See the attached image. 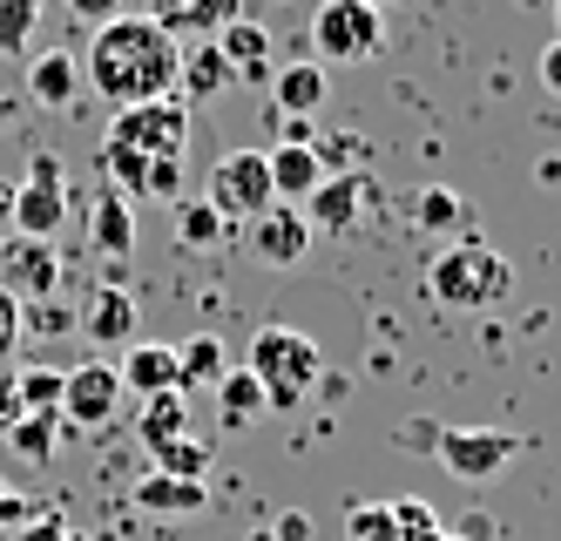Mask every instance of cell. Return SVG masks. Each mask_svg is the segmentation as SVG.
<instances>
[{
	"label": "cell",
	"mask_w": 561,
	"mask_h": 541,
	"mask_svg": "<svg viewBox=\"0 0 561 541\" xmlns=\"http://www.w3.org/2000/svg\"><path fill=\"white\" fill-rule=\"evenodd\" d=\"M176 61H183V48L149 14H115V21L95 27V41L82 48V81L123 115V109L176 95Z\"/></svg>",
	"instance_id": "6da1fadb"
},
{
	"label": "cell",
	"mask_w": 561,
	"mask_h": 541,
	"mask_svg": "<svg viewBox=\"0 0 561 541\" xmlns=\"http://www.w3.org/2000/svg\"><path fill=\"white\" fill-rule=\"evenodd\" d=\"M251 380L264 386V406L271 413H298L305 406V393L325 380V352H318V339H305V331H291V325H264L257 339H251Z\"/></svg>",
	"instance_id": "7a4b0ae2"
},
{
	"label": "cell",
	"mask_w": 561,
	"mask_h": 541,
	"mask_svg": "<svg viewBox=\"0 0 561 541\" xmlns=\"http://www.w3.org/2000/svg\"><path fill=\"white\" fill-rule=\"evenodd\" d=\"M507 291H514V264L488 244H447L426 264V298L447 312H494L507 305Z\"/></svg>",
	"instance_id": "3957f363"
},
{
	"label": "cell",
	"mask_w": 561,
	"mask_h": 541,
	"mask_svg": "<svg viewBox=\"0 0 561 541\" xmlns=\"http://www.w3.org/2000/svg\"><path fill=\"white\" fill-rule=\"evenodd\" d=\"M311 48H318V68H325V61L366 68V61L386 55V14L373 8V0H318Z\"/></svg>",
	"instance_id": "277c9868"
},
{
	"label": "cell",
	"mask_w": 561,
	"mask_h": 541,
	"mask_svg": "<svg viewBox=\"0 0 561 541\" xmlns=\"http://www.w3.org/2000/svg\"><path fill=\"white\" fill-rule=\"evenodd\" d=\"M210 203L224 217H264L271 211V156L264 149H224L217 162H210Z\"/></svg>",
	"instance_id": "5b68a950"
},
{
	"label": "cell",
	"mask_w": 561,
	"mask_h": 541,
	"mask_svg": "<svg viewBox=\"0 0 561 541\" xmlns=\"http://www.w3.org/2000/svg\"><path fill=\"white\" fill-rule=\"evenodd\" d=\"M108 143L115 149H136V156H183V143H190V102L163 95V102L123 109V115L108 122Z\"/></svg>",
	"instance_id": "8992f818"
},
{
	"label": "cell",
	"mask_w": 561,
	"mask_h": 541,
	"mask_svg": "<svg viewBox=\"0 0 561 541\" xmlns=\"http://www.w3.org/2000/svg\"><path fill=\"white\" fill-rule=\"evenodd\" d=\"M373 196H379L373 170H325V183L305 196V224H311V237H318V230H325V237H352L358 224H366Z\"/></svg>",
	"instance_id": "52a82bcc"
},
{
	"label": "cell",
	"mask_w": 561,
	"mask_h": 541,
	"mask_svg": "<svg viewBox=\"0 0 561 541\" xmlns=\"http://www.w3.org/2000/svg\"><path fill=\"white\" fill-rule=\"evenodd\" d=\"M520 453V433L507 427H439V467L454 481H494Z\"/></svg>",
	"instance_id": "ba28073f"
},
{
	"label": "cell",
	"mask_w": 561,
	"mask_h": 541,
	"mask_svg": "<svg viewBox=\"0 0 561 541\" xmlns=\"http://www.w3.org/2000/svg\"><path fill=\"white\" fill-rule=\"evenodd\" d=\"M115 406H123L115 359H89L61 380V427H102V420H115Z\"/></svg>",
	"instance_id": "9c48e42d"
},
{
	"label": "cell",
	"mask_w": 561,
	"mask_h": 541,
	"mask_svg": "<svg viewBox=\"0 0 561 541\" xmlns=\"http://www.w3.org/2000/svg\"><path fill=\"white\" fill-rule=\"evenodd\" d=\"M0 291H8V298H55L61 291V251L55 244H34V237H8L0 244Z\"/></svg>",
	"instance_id": "30bf717a"
},
{
	"label": "cell",
	"mask_w": 561,
	"mask_h": 541,
	"mask_svg": "<svg viewBox=\"0 0 561 541\" xmlns=\"http://www.w3.org/2000/svg\"><path fill=\"white\" fill-rule=\"evenodd\" d=\"M149 21L183 48V41H217L230 21H244V0H156Z\"/></svg>",
	"instance_id": "8fae6325"
},
{
	"label": "cell",
	"mask_w": 561,
	"mask_h": 541,
	"mask_svg": "<svg viewBox=\"0 0 561 541\" xmlns=\"http://www.w3.org/2000/svg\"><path fill=\"white\" fill-rule=\"evenodd\" d=\"M251 251L264 264H277V271H291V264L311 258V224H305L298 203H271V211L251 224Z\"/></svg>",
	"instance_id": "7c38bea8"
},
{
	"label": "cell",
	"mask_w": 561,
	"mask_h": 541,
	"mask_svg": "<svg viewBox=\"0 0 561 541\" xmlns=\"http://www.w3.org/2000/svg\"><path fill=\"white\" fill-rule=\"evenodd\" d=\"M325 102H332V75L318 61L271 68V115H325Z\"/></svg>",
	"instance_id": "4fadbf2b"
},
{
	"label": "cell",
	"mask_w": 561,
	"mask_h": 541,
	"mask_svg": "<svg viewBox=\"0 0 561 541\" xmlns=\"http://www.w3.org/2000/svg\"><path fill=\"white\" fill-rule=\"evenodd\" d=\"M8 224H14V237L55 244V237H61V224H68V183H21V190H14Z\"/></svg>",
	"instance_id": "5bb4252c"
},
{
	"label": "cell",
	"mask_w": 561,
	"mask_h": 541,
	"mask_svg": "<svg viewBox=\"0 0 561 541\" xmlns=\"http://www.w3.org/2000/svg\"><path fill=\"white\" fill-rule=\"evenodd\" d=\"M136 325H142V312H136L129 284H102L89 298V312H82V331L102 346V359H108V346H136Z\"/></svg>",
	"instance_id": "9a60e30c"
},
{
	"label": "cell",
	"mask_w": 561,
	"mask_h": 541,
	"mask_svg": "<svg viewBox=\"0 0 561 541\" xmlns=\"http://www.w3.org/2000/svg\"><path fill=\"white\" fill-rule=\"evenodd\" d=\"M217 55L230 61V81H271V27H257L251 14L244 21H230L224 34H217Z\"/></svg>",
	"instance_id": "2e32d148"
},
{
	"label": "cell",
	"mask_w": 561,
	"mask_h": 541,
	"mask_svg": "<svg viewBox=\"0 0 561 541\" xmlns=\"http://www.w3.org/2000/svg\"><path fill=\"white\" fill-rule=\"evenodd\" d=\"M136 508L142 515H163V521H176V515H204L210 508V481H170V474H142L136 481Z\"/></svg>",
	"instance_id": "e0dca14e"
},
{
	"label": "cell",
	"mask_w": 561,
	"mask_h": 541,
	"mask_svg": "<svg viewBox=\"0 0 561 541\" xmlns=\"http://www.w3.org/2000/svg\"><path fill=\"white\" fill-rule=\"evenodd\" d=\"M75 89H82V55L48 48V55H27V95L42 109H68Z\"/></svg>",
	"instance_id": "ac0fdd59"
},
{
	"label": "cell",
	"mask_w": 561,
	"mask_h": 541,
	"mask_svg": "<svg viewBox=\"0 0 561 541\" xmlns=\"http://www.w3.org/2000/svg\"><path fill=\"white\" fill-rule=\"evenodd\" d=\"M89 237H95L102 258H129V251H136V203L115 196V190L102 183V196L89 203Z\"/></svg>",
	"instance_id": "d6986e66"
},
{
	"label": "cell",
	"mask_w": 561,
	"mask_h": 541,
	"mask_svg": "<svg viewBox=\"0 0 561 541\" xmlns=\"http://www.w3.org/2000/svg\"><path fill=\"white\" fill-rule=\"evenodd\" d=\"M224 89H230V61L217 55V41H190L183 61H176V95L196 109V102H210Z\"/></svg>",
	"instance_id": "ffe728a7"
},
{
	"label": "cell",
	"mask_w": 561,
	"mask_h": 541,
	"mask_svg": "<svg viewBox=\"0 0 561 541\" xmlns=\"http://www.w3.org/2000/svg\"><path fill=\"white\" fill-rule=\"evenodd\" d=\"M271 196L277 203H298L305 211V196L325 183V162H318V149H285V143H271Z\"/></svg>",
	"instance_id": "44dd1931"
},
{
	"label": "cell",
	"mask_w": 561,
	"mask_h": 541,
	"mask_svg": "<svg viewBox=\"0 0 561 541\" xmlns=\"http://www.w3.org/2000/svg\"><path fill=\"white\" fill-rule=\"evenodd\" d=\"M123 393H142V399H156V393H176V346H129L123 352Z\"/></svg>",
	"instance_id": "7402d4cb"
},
{
	"label": "cell",
	"mask_w": 561,
	"mask_h": 541,
	"mask_svg": "<svg viewBox=\"0 0 561 541\" xmlns=\"http://www.w3.org/2000/svg\"><path fill=\"white\" fill-rule=\"evenodd\" d=\"M224 372H230V359H224V339H217V331H196V339H183V346H176V393L217 386Z\"/></svg>",
	"instance_id": "603a6c76"
},
{
	"label": "cell",
	"mask_w": 561,
	"mask_h": 541,
	"mask_svg": "<svg viewBox=\"0 0 561 541\" xmlns=\"http://www.w3.org/2000/svg\"><path fill=\"white\" fill-rule=\"evenodd\" d=\"M224 237H230V217L217 211L210 196H183L176 203V244H183V251H217Z\"/></svg>",
	"instance_id": "cb8c5ba5"
},
{
	"label": "cell",
	"mask_w": 561,
	"mask_h": 541,
	"mask_svg": "<svg viewBox=\"0 0 561 541\" xmlns=\"http://www.w3.org/2000/svg\"><path fill=\"white\" fill-rule=\"evenodd\" d=\"M210 393H217V420H224L230 433H237V427H251L257 413H264V386L251 380L244 365H237V372H224V380H217Z\"/></svg>",
	"instance_id": "d4e9b609"
},
{
	"label": "cell",
	"mask_w": 561,
	"mask_h": 541,
	"mask_svg": "<svg viewBox=\"0 0 561 541\" xmlns=\"http://www.w3.org/2000/svg\"><path fill=\"white\" fill-rule=\"evenodd\" d=\"M176 433H190V393H156V399H142L136 440H142V447H163V440H176Z\"/></svg>",
	"instance_id": "484cf974"
},
{
	"label": "cell",
	"mask_w": 561,
	"mask_h": 541,
	"mask_svg": "<svg viewBox=\"0 0 561 541\" xmlns=\"http://www.w3.org/2000/svg\"><path fill=\"white\" fill-rule=\"evenodd\" d=\"M149 453H156V474H170V481H210V447L196 433H176V440L149 447Z\"/></svg>",
	"instance_id": "4316f807"
},
{
	"label": "cell",
	"mask_w": 561,
	"mask_h": 541,
	"mask_svg": "<svg viewBox=\"0 0 561 541\" xmlns=\"http://www.w3.org/2000/svg\"><path fill=\"white\" fill-rule=\"evenodd\" d=\"M61 413H21V427L8 433V447L21 453V461H55V447H61Z\"/></svg>",
	"instance_id": "83f0119b"
},
{
	"label": "cell",
	"mask_w": 561,
	"mask_h": 541,
	"mask_svg": "<svg viewBox=\"0 0 561 541\" xmlns=\"http://www.w3.org/2000/svg\"><path fill=\"white\" fill-rule=\"evenodd\" d=\"M392 528H399V541H447V521L433 515V501H420V494H392Z\"/></svg>",
	"instance_id": "f1b7e54d"
},
{
	"label": "cell",
	"mask_w": 561,
	"mask_h": 541,
	"mask_svg": "<svg viewBox=\"0 0 561 541\" xmlns=\"http://www.w3.org/2000/svg\"><path fill=\"white\" fill-rule=\"evenodd\" d=\"M42 27V0H0V55H27Z\"/></svg>",
	"instance_id": "f546056e"
},
{
	"label": "cell",
	"mask_w": 561,
	"mask_h": 541,
	"mask_svg": "<svg viewBox=\"0 0 561 541\" xmlns=\"http://www.w3.org/2000/svg\"><path fill=\"white\" fill-rule=\"evenodd\" d=\"M61 380H68V372H55V365H21V372H14L21 406H27V413H61Z\"/></svg>",
	"instance_id": "4dcf8cb0"
},
{
	"label": "cell",
	"mask_w": 561,
	"mask_h": 541,
	"mask_svg": "<svg viewBox=\"0 0 561 541\" xmlns=\"http://www.w3.org/2000/svg\"><path fill=\"white\" fill-rule=\"evenodd\" d=\"M345 541H399L392 508H386V501H352V508H345Z\"/></svg>",
	"instance_id": "1f68e13d"
},
{
	"label": "cell",
	"mask_w": 561,
	"mask_h": 541,
	"mask_svg": "<svg viewBox=\"0 0 561 541\" xmlns=\"http://www.w3.org/2000/svg\"><path fill=\"white\" fill-rule=\"evenodd\" d=\"M413 211H420L426 230H460V196H454L447 183H426V190L413 196Z\"/></svg>",
	"instance_id": "d6a6232c"
},
{
	"label": "cell",
	"mask_w": 561,
	"mask_h": 541,
	"mask_svg": "<svg viewBox=\"0 0 561 541\" xmlns=\"http://www.w3.org/2000/svg\"><path fill=\"white\" fill-rule=\"evenodd\" d=\"M27 521H34V501H27L21 487H8V481H0V541H14Z\"/></svg>",
	"instance_id": "836d02e7"
},
{
	"label": "cell",
	"mask_w": 561,
	"mask_h": 541,
	"mask_svg": "<svg viewBox=\"0 0 561 541\" xmlns=\"http://www.w3.org/2000/svg\"><path fill=\"white\" fill-rule=\"evenodd\" d=\"M176 190H183V156H156V162H149L142 196H176Z\"/></svg>",
	"instance_id": "e575fe53"
},
{
	"label": "cell",
	"mask_w": 561,
	"mask_h": 541,
	"mask_svg": "<svg viewBox=\"0 0 561 541\" xmlns=\"http://www.w3.org/2000/svg\"><path fill=\"white\" fill-rule=\"evenodd\" d=\"M21 331H27V305H21V298H8V291H0V359H8V352L21 346Z\"/></svg>",
	"instance_id": "d590c367"
},
{
	"label": "cell",
	"mask_w": 561,
	"mask_h": 541,
	"mask_svg": "<svg viewBox=\"0 0 561 541\" xmlns=\"http://www.w3.org/2000/svg\"><path fill=\"white\" fill-rule=\"evenodd\" d=\"M14 541H75V534H68V521H61L55 508H34V521H27Z\"/></svg>",
	"instance_id": "8d00e7d4"
},
{
	"label": "cell",
	"mask_w": 561,
	"mask_h": 541,
	"mask_svg": "<svg viewBox=\"0 0 561 541\" xmlns=\"http://www.w3.org/2000/svg\"><path fill=\"white\" fill-rule=\"evenodd\" d=\"M21 413H27V406H21V386H14V372H0V440H8V433L21 427Z\"/></svg>",
	"instance_id": "74e56055"
},
{
	"label": "cell",
	"mask_w": 561,
	"mask_h": 541,
	"mask_svg": "<svg viewBox=\"0 0 561 541\" xmlns=\"http://www.w3.org/2000/svg\"><path fill=\"white\" fill-rule=\"evenodd\" d=\"M399 447H407V453H439V427L433 420H407V427H399Z\"/></svg>",
	"instance_id": "f35d334b"
},
{
	"label": "cell",
	"mask_w": 561,
	"mask_h": 541,
	"mask_svg": "<svg viewBox=\"0 0 561 541\" xmlns=\"http://www.w3.org/2000/svg\"><path fill=\"white\" fill-rule=\"evenodd\" d=\"M61 8H68L75 21H89V27H102V21H115V14H123V0H61Z\"/></svg>",
	"instance_id": "ab89813d"
},
{
	"label": "cell",
	"mask_w": 561,
	"mask_h": 541,
	"mask_svg": "<svg viewBox=\"0 0 561 541\" xmlns=\"http://www.w3.org/2000/svg\"><path fill=\"white\" fill-rule=\"evenodd\" d=\"M271 534H277V541H311V515H298V508H291V515H277Z\"/></svg>",
	"instance_id": "60d3db41"
},
{
	"label": "cell",
	"mask_w": 561,
	"mask_h": 541,
	"mask_svg": "<svg viewBox=\"0 0 561 541\" xmlns=\"http://www.w3.org/2000/svg\"><path fill=\"white\" fill-rule=\"evenodd\" d=\"M541 81H548V89L561 95V34H554L548 48H541Z\"/></svg>",
	"instance_id": "b9f144b4"
},
{
	"label": "cell",
	"mask_w": 561,
	"mask_h": 541,
	"mask_svg": "<svg viewBox=\"0 0 561 541\" xmlns=\"http://www.w3.org/2000/svg\"><path fill=\"white\" fill-rule=\"evenodd\" d=\"M34 331H68V312H61V305H48L42 318H34Z\"/></svg>",
	"instance_id": "7bdbcfd3"
},
{
	"label": "cell",
	"mask_w": 561,
	"mask_h": 541,
	"mask_svg": "<svg viewBox=\"0 0 561 541\" xmlns=\"http://www.w3.org/2000/svg\"><path fill=\"white\" fill-rule=\"evenodd\" d=\"M8 211H14V183H0V224H8Z\"/></svg>",
	"instance_id": "ee69618b"
},
{
	"label": "cell",
	"mask_w": 561,
	"mask_h": 541,
	"mask_svg": "<svg viewBox=\"0 0 561 541\" xmlns=\"http://www.w3.org/2000/svg\"><path fill=\"white\" fill-rule=\"evenodd\" d=\"M554 34H561V0H554Z\"/></svg>",
	"instance_id": "f6af8a7d"
},
{
	"label": "cell",
	"mask_w": 561,
	"mask_h": 541,
	"mask_svg": "<svg viewBox=\"0 0 561 541\" xmlns=\"http://www.w3.org/2000/svg\"><path fill=\"white\" fill-rule=\"evenodd\" d=\"M0 122H8V102H0Z\"/></svg>",
	"instance_id": "bcb514c9"
},
{
	"label": "cell",
	"mask_w": 561,
	"mask_h": 541,
	"mask_svg": "<svg viewBox=\"0 0 561 541\" xmlns=\"http://www.w3.org/2000/svg\"><path fill=\"white\" fill-rule=\"evenodd\" d=\"M447 541H467V534H447Z\"/></svg>",
	"instance_id": "7dc6e473"
},
{
	"label": "cell",
	"mask_w": 561,
	"mask_h": 541,
	"mask_svg": "<svg viewBox=\"0 0 561 541\" xmlns=\"http://www.w3.org/2000/svg\"><path fill=\"white\" fill-rule=\"evenodd\" d=\"M373 8H386V0H373Z\"/></svg>",
	"instance_id": "c3c4849f"
}]
</instances>
